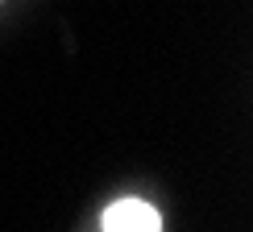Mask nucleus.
Wrapping results in <instances>:
<instances>
[{
	"label": "nucleus",
	"mask_w": 253,
	"mask_h": 232,
	"mask_svg": "<svg viewBox=\"0 0 253 232\" xmlns=\"http://www.w3.org/2000/svg\"><path fill=\"white\" fill-rule=\"evenodd\" d=\"M100 224L104 232H162V216L145 199H117Z\"/></svg>",
	"instance_id": "obj_1"
}]
</instances>
